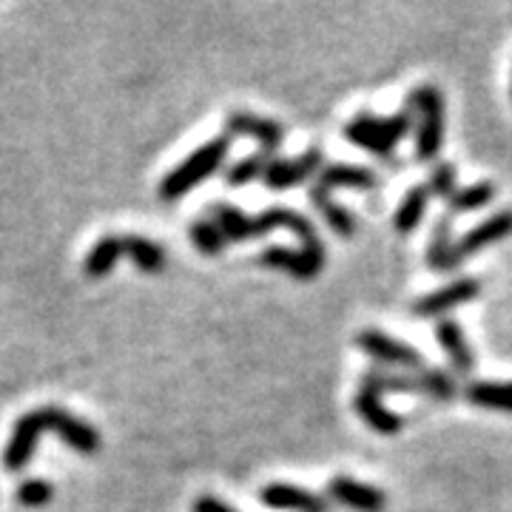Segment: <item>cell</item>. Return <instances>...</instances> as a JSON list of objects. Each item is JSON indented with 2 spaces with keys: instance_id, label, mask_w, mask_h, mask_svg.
Here are the masks:
<instances>
[{
  "instance_id": "cell-23",
  "label": "cell",
  "mask_w": 512,
  "mask_h": 512,
  "mask_svg": "<svg viewBox=\"0 0 512 512\" xmlns=\"http://www.w3.org/2000/svg\"><path fill=\"white\" fill-rule=\"evenodd\" d=\"M126 256L143 271V274H160L165 268L163 245L151 242L146 237H123Z\"/></svg>"
},
{
  "instance_id": "cell-4",
  "label": "cell",
  "mask_w": 512,
  "mask_h": 512,
  "mask_svg": "<svg viewBox=\"0 0 512 512\" xmlns=\"http://www.w3.org/2000/svg\"><path fill=\"white\" fill-rule=\"evenodd\" d=\"M228 148H231V137L228 134H220L214 137L211 143H205L202 148H197L185 163H180L163 183H160V197L165 202H174L185 197L188 191H194L197 185L205 183L211 174L220 171V165L225 163L228 157Z\"/></svg>"
},
{
  "instance_id": "cell-12",
  "label": "cell",
  "mask_w": 512,
  "mask_h": 512,
  "mask_svg": "<svg viewBox=\"0 0 512 512\" xmlns=\"http://www.w3.org/2000/svg\"><path fill=\"white\" fill-rule=\"evenodd\" d=\"M330 501L342 504L353 512H384L387 510V495L379 487L362 484L350 476H333L328 484Z\"/></svg>"
},
{
  "instance_id": "cell-9",
  "label": "cell",
  "mask_w": 512,
  "mask_h": 512,
  "mask_svg": "<svg viewBox=\"0 0 512 512\" xmlns=\"http://www.w3.org/2000/svg\"><path fill=\"white\" fill-rule=\"evenodd\" d=\"M325 163V151L322 148H308L302 157H293V160H276L268 165L262 185L268 191H288L293 185H302L305 180H311L313 174L322 171Z\"/></svg>"
},
{
  "instance_id": "cell-14",
  "label": "cell",
  "mask_w": 512,
  "mask_h": 512,
  "mask_svg": "<svg viewBox=\"0 0 512 512\" xmlns=\"http://www.w3.org/2000/svg\"><path fill=\"white\" fill-rule=\"evenodd\" d=\"M436 336H439V345L450 367H453V373L456 376H470L473 367H476V356L467 345V336H464V330H461L456 319H439L436 322Z\"/></svg>"
},
{
  "instance_id": "cell-20",
  "label": "cell",
  "mask_w": 512,
  "mask_h": 512,
  "mask_svg": "<svg viewBox=\"0 0 512 512\" xmlns=\"http://www.w3.org/2000/svg\"><path fill=\"white\" fill-rule=\"evenodd\" d=\"M464 396L478 407L512 413V382H470L464 387Z\"/></svg>"
},
{
  "instance_id": "cell-16",
  "label": "cell",
  "mask_w": 512,
  "mask_h": 512,
  "mask_svg": "<svg viewBox=\"0 0 512 512\" xmlns=\"http://www.w3.org/2000/svg\"><path fill=\"white\" fill-rule=\"evenodd\" d=\"M353 404H356V413H359L376 433H382V436H396V433L402 430V419H399L393 410H387L382 393L367 390V387H359L356 402Z\"/></svg>"
},
{
  "instance_id": "cell-19",
  "label": "cell",
  "mask_w": 512,
  "mask_h": 512,
  "mask_svg": "<svg viewBox=\"0 0 512 512\" xmlns=\"http://www.w3.org/2000/svg\"><path fill=\"white\" fill-rule=\"evenodd\" d=\"M126 256L123 237H103L83 259V274L89 279H103Z\"/></svg>"
},
{
  "instance_id": "cell-2",
  "label": "cell",
  "mask_w": 512,
  "mask_h": 512,
  "mask_svg": "<svg viewBox=\"0 0 512 512\" xmlns=\"http://www.w3.org/2000/svg\"><path fill=\"white\" fill-rule=\"evenodd\" d=\"M208 214H211V222L222 231L225 242H245V239H259L271 231H291L296 237L302 239V248H325V242L319 237V231L313 228V222L293 211V208H285V205H276V208H268L265 214L259 217H245L239 208L234 205H225V202H211L208 205Z\"/></svg>"
},
{
  "instance_id": "cell-24",
  "label": "cell",
  "mask_w": 512,
  "mask_h": 512,
  "mask_svg": "<svg viewBox=\"0 0 512 512\" xmlns=\"http://www.w3.org/2000/svg\"><path fill=\"white\" fill-rule=\"evenodd\" d=\"M495 200V183L490 180H481V183L467 185V188H458L456 197L450 200V217L453 214H473L487 208Z\"/></svg>"
},
{
  "instance_id": "cell-1",
  "label": "cell",
  "mask_w": 512,
  "mask_h": 512,
  "mask_svg": "<svg viewBox=\"0 0 512 512\" xmlns=\"http://www.w3.org/2000/svg\"><path fill=\"white\" fill-rule=\"evenodd\" d=\"M46 430H55L60 439L66 441L69 447H74L77 453L83 456H94L100 450V433L94 424H86L83 419L72 416L69 410L57 407V404H46V407H35L32 413L20 416L15 430H12V439L3 450V467L18 473L23 470L32 453H35V441L40 433Z\"/></svg>"
},
{
  "instance_id": "cell-30",
  "label": "cell",
  "mask_w": 512,
  "mask_h": 512,
  "mask_svg": "<svg viewBox=\"0 0 512 512\" xmlns=\"http://www.w3.org/2000/svg\"><path fill=\"white\" fill-rule=\"evenodd\" d=\"M194 512H237V510H231L228 504H222L220 498H214V495H200V498L194 501Z\"/></svg>"
},
{
  "instance_id": "cell-15",
  "label": "cell",
  "mask_w": 512,
  "mask_h": 512,
  "mask_svg": "<svg viewBox=\"0 0 512 512\" xmlns=\"http://www.w3.org/2000/svg\"><path fill=\"white\" fill-rule=\"evenodd\" d=\"M379 185V174L362 168V165H328L319 171L311 188L330 194L333 188H350V191H373Z\"/></svg>"
},
{
  "instance_id": "cell-10",
  "label": "cell",
  "mask_w": 512,
  "mask_h": 512,
  "mask_svg": "<svg viewBox=\"0 0 512 512\" xmlns=\"http://www.w3.org/2000/svg\"><path fill=\"white\" fill-rule=\"evenodd\" d=\"M225 134H242V137H254L259 143V151L271 154L274 157L276 151L285 143V128L279 126L276 120H268V117H259V114H251V111H231L225 117Z\"/></svg>"
},
{
  "instance_id": "cell-28",
  "label": "cell",
  "mask_w": 512,
  "mask_h": 512,
  "mask_svg": "<svg viewBox=\"0 0 512 512\" xmlns=\"http://www.w3.org/2000/svg\"><path fill=\"white\" fill-rule=\"evenodd\" d=\"M191 242L197 245V251L205 256H220L222 248L228 245L222 231L211 220L191 222Z\"/></svg>"
},
{
  "instance_id": "cell-25",
  "label": "cell",
  "mask_w": 512,
  "mask_h": 512,
  "mask_svg": "<svg viewBox=\"0 0 512 512\" xmlns=\"http://www.w3.org/2000/svg\"><path fill=\"white\" fill-rule=\"evenodd\" d=\"M274 163V157L271 154H265V151H256L251 157H245V160H239V163L228 165V174H225V185H231V188H242V185L254 183L259 177H265V171H268V165Z\"/></svg>"
},
{
  "instance_id": "cell-26",
  "label": "cell",
  "mask_w": 512,
  "mask_h": 512,
  "mask_svg": "<svg viewBox=\"0 0 512 512\" xmlns=\"http://www.w3.org/2000/svg\"><path fill=\"white\" fill-rule=\"evenodd\" d=\"M419 379L427 399H436V402H453V399H456L458 384L447 370L427 365L424 370H419Z\"/></svg>"
},
{
  "instance_id": "cell-22",
  "label": "cell",
  "mask_w": 512,
  "mask_h": 512,
  "mask_svg": "<svg viewBox=\"0 0 512 512\" xmlns=\"http://www.w3.org/2000/svg\"><path fill=\"white\" fill-rule=\"evenodd\" d=\"M427 202H430V194H427L424 185H416V188H410L404 194L402 205L396 208V217H393V225H396V231L402 237L413 234L419 228V222L424 220V211H427Z\"/></svg>"
},
{
  "instance_id": "cell-27",
  "label": "cell",
  "mask_w": 512,
  "mask_h": 512,
  "mask_svg": "<svg viewBox=\"0 0 512 512\" xmlns=\"http://www.w3.org/2000/svg\"><path fill=\"white\" fill-rule=\"evenodd\" d=\"M427 194L430 197H439V200H453L458 191V171L453 163H436L430 177H427Z\"/></svg>"
},
{
  "instance_id": "cell-29",
  "label": "cell",
  "mask_w": 512,
  "mask_h": 512,
  "mask_svg": "<svg viewBox=\"0 0 512 512\" xmlns=\"http://www.w3.org/2000/svg\"><path fill=\"white\" fill-rule=\"evenodd\" d=\"M52 484L49 481H43V478H29L26 484H20L18 490V501L23 507H46L49 501H52Z\"/></svg>"
},
{
  "instance_id": "cell-6",
  "label": "cell",
  "mask_w": 512,
  "mask_h": 512,
  "mask_svg": "<svg viewBox=\"0 0 512 512\" xmlns=\"http://www.w3.org/2000/svg\"><path fill=\"white\" fill-rule=\"evenodd\" d=\"M356 345H359V350H365L370 359H376L379 367H387V370L402 367V370L419 373V370L427 367L419 350L402 342V339H396V336H390V333H384V330H365V333H359Z\"/></svg>"
},
{
  "instance_id": "cell-13",
  "label": "cell",
  "mask_w": 512,
  "mask_h": 512,
  "mask_svg": "<svg viewBox=\"0 0 512 512\" xmlns=\"http://www.w3.org/2000/svg\"><path fill=\"white\" fill-rule=\"evenodd\" d=\"M259 501L271 510H285V512H330L328 501L322 495L311 493V490H302V487H293V484H268Z\"/></svg>"
},
{
  "instance_id": "cell-18",
  "label": "cell",
  "mask_w": 512,
  "mask_h": 512,
  "mask_svg": "<svg viewBox=\"0 0 512 512\" xmlns=\"http://www.w3.org/2000/svg\"><path fill=\"white\" fill-rule=\"evenodd\" d=\"M362 387L376 390V393H410V396H424L419 373H396L387 367H370L362 376Z\"/></svg>"
},
{
  "instance_id": "cell-21",
  "label": "cell",
  "mask_w": 512,
  "mask_h": 512,
  "mask_svg": "<svg viewBox=\"0 0 512 512\" xmlns=\"http://www.w3.org/2000/svg\"><path fill=\"white\" fill-rule=\"evenodd\" d=\"M311 202H313V208H316V211L325 217V222H328L330 228H333V234H339V237H345V239H350L353 234H356V217L350 214L345 205L333 202L330 194L311 188Z\"/></svg>"
},
{
  "instance_id": "cell-5",
  "label": "cell",
  "mask_w": 512,
  "mask_h": 512,
  "mask_svg": "<svg viewBox=\"0 0 512 512\" xmlns=\"http://www.w3.org/2000/svg\"><path fill=\"white\" fill-rule=\"evenodd\" d=\"M407 109L416 117V160L433 163L444 146V97L436 86H419L407 94Z\"/></svg>"
},
{
  "instance_id": "cell-8",
  "label": "cell",
  "mask_w": 512,
  "mask_h": 512,
  "mask_svg": "<svg viewBox=\"0 0 512 512\" xmlns=\"http://www.w3.org/2000/svg\"><path fill=\"white\" fill-rule=\"evenodd\" d=\"M259 265L279 268V271L291 274L293 279L311 282L325 268V248H299V251H291V248L276 245V248H265L259 254Z\"/></svg>"
},
{
  "instance_id": "cell-7",
  "label": "cell",
  "mask_w": 512,
  "mask_h": 512,
  "mask_svg": "<svg viewBox=\"0 0 512 512\" xmlns=\"http://www.w3.org/2000/svg\"><path fill=\"white\" fill-rule=\"evenodd\" d=\"M478 293H481V282L473 276H461L456 282L444 285L439 291L424 293L413 302V313L419 319H447V313L456 311L461 305H470L476 302Z\"/></svg>"
},
{
  "instance_id": "cell-11",
  "label": "cell",
  "mask_w": 512,
  "mask_h": 512,
  "mask_svg": "<svg viewBox=\"0 0 512 512\" xmlns=\"http://www.w3.org/2000/svg\"><path fill=\"white\" fill-rule=\"evenodd\" d=\"M507 237H512V208H504V211L493 214L490 220L478 222L476 228H470L464 237L458 239L456 242L458 262L464 265L470 256L481 254L484 248L498 245V242H504Z\"/></svg>"
},
{
  "instance_id": "cell-17",
  "label": "cell",
  "mask_w": 512,
  "mask_h": 512,
  "mask_svg": "<svg viewBox=\"0 0 512 512\" xmlns=\"http://www.w3.org/2000/svg\"><path fill=\"white\" fill-rule=\"evenodd\" d=\"M427 265L433 271H456L461 268L456 256V239H453V217L444 214L430 234V248H427Z\"/></svg>"
},
{
  "instance_id": "cell-3",
  "label": "cell",
  "mask_w": 512,
  "mask_h": 512,
  "mask_svg": "<svg viewBox=\"0 0 512 512\" xmlns=\"http://www.w3.org/2000/svg\"><path fill=\"white\" fill-rule=\"evenodd\" d=\"M413 126H416V117L407 106L396 114H390V117H376L373 111H359L345 126V137L356 148H365L370 154H376L382 163H393L396 146L410 134Z\"/></svg>"
}]
</instances>
